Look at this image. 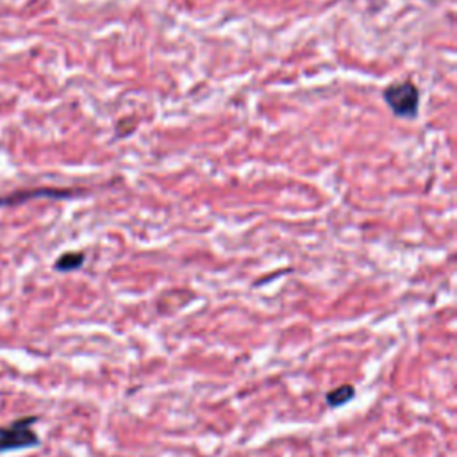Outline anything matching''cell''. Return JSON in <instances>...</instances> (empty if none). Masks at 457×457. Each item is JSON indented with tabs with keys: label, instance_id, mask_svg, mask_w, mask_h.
<instances>
[{
	"label": "cell",
	"instance_id": "obj_1",
	"mask_svg": "<svg viewBox=\"0 0 457 457\" xmlns=\"http://www.w3.org/2000/svg\"><path fill=\"white\" fill-rule=\"evenodd\" d=\"M38 416H23L14 420L11 425H0V456L39 447V438L35 432Z\"/></svg>",
	"mask_w": 457,
	"mask_h": 457
},
{
	"label": "cell",
	"instance_id": "obj_2",
	"mask_svg": "<svg viewBox=\"0 0 457 457\" xmlns=\"http://www.w3.org/2000/svg\"><path fill=\"white\" fill-rule=\"evenodd\" d=\"M384 100L391 111L402 118H414L418 115L420 91L413 82H395L384 90Z\"/></svg>",
	"mask_w": 457,
	"mask_h": 457
},
{
	"label": "cell",
	"instance_id": "obj_3",
	"mask_svg": "<svg viewBox=\"0 0 457 457\" xmlns=\"http://www.w3.org/2000/svg\"><path fill=\"white\" fill-rule=\"evenodd\" d=\"M354 397H356L354 386H352V384H343V386H340V388L329 391L327 397H325V402H327L329 407H332V409H338V407L349 404V402L352 400Z\"/></svg>",
	"mask_w": 457,
	"mask_h": 457
},
{
	"label": "cell",
	"instance_id": "obj_4",
	"mask_svg": "<svg viewBox=\"0 0 457 457\" xmlns=\"http://www.w3.org/2000/svg\"><path fill=\"white\" fill-rule=\"evenodd\" d=\"M84 259H86V255L82 254V252H65L54 263V270L63 273L74 272V270H79L84 264Z\"/></svg>",
	"mask_w": 457,
	"mask_h": 457
}]
</instances>
